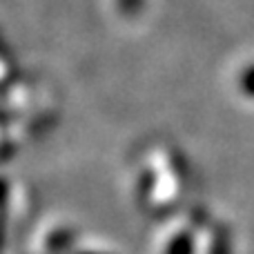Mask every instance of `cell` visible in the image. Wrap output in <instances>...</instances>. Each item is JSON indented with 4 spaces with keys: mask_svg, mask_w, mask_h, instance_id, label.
I'll use <instances>...</instances> for the list:
<instances>
[{
    "mask_svg": "<svg viewBox=\"0 0 254 254\" xmlns=\"http://www.w3.org/2000/svg\"><path fill=\"white\" fill-rule=\"evenodd\" d=\"M241 89L248 94V96H254V65L248 67L241 74Z\"/></svg>",
    "mask_w": 254,
    "mask_h": 254,
    "instance_id": "1",
    "label": "cell"
},
{
    "mask_svg": "<svg viewBox=\"0 0 254 254\" xmlns=\"http://www.w3.org/2000/svg\"><path fill=\"white\" fill-rule=\"evenodd\" d=\"M121 4L127 13H136L140 9V0H121Z\"/></svg>",
    "mask_w": 254,
    "mask_h": 254,
    "instance_id": "2",
    "label": "cell"
}]
</instances>
